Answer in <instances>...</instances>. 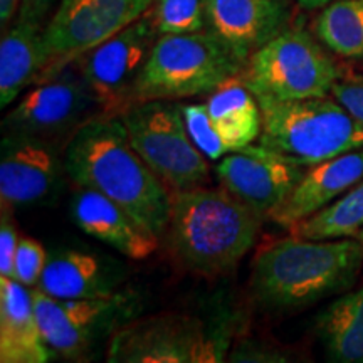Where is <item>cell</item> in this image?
Masks as SVG:
<instances>
[{
	"label": "cell",
	"mask_w": 363,
	"mask_h": 363,
	"mask_svg": "<svg viewBox=\"0 0 363 363\" xmlns=\"http://www.w3.org/2000/svg\"><path fill=\"white\" fill-rule=\"evenodd\" d=\"M229 362H288V353L274 347V345L259 342V340H235L233 348H230Z\"/></svg>",
	"instance_id": "83f0119b"
},
{
	"label": "cell",
	"mask_w": 363,
	"mask_h": 363,
	"mask_svg": "<svg viewBox=\"0 0 363 363\" xmlns=\"http://www.w3.org/2000/svg\"><path fill=\"white\" fill-rule=\"evenodd\" d=\"M19 234L13 224L12 207L2 203V219H0V276L12 278L13 257L19 246Z\"/></svg>",
	"instance_id": "f1b7e54d"
},
{
	"label": "cell",
	"mask_w": 363,
	"mask_h": 363,
	"mask_svg": "<svg viewBox=\"0 0 363 363\" xmlns=\"http://www.w3.org/2000/svg\"><path fill=\"white\" fill-rule=\"evenodd\" d=\"M331 96L363 123V76H342L331 88Z\"/></svg>",
	"instance_id": "f546056e"
},
{
	"label": "cell",
	"mask_w": 363,
	"mask_h": 363,
	"mask_svg": "<svg viewBox=\"0 0 363 363\" xmlns=\"http://www.w3.org/2000/svg\"><path fill=\"white\" fill-rule=\"evenodd\" d=\"M207 110L229 152L257 142L262 131V111L256 94L240 78L227 81L208 94Z\"/></svg>",
	"instance_id": "44dd1931"
},
{
	"label": "cell",
	"mask_w": 363,
	"mask_h": 363,
	"mask_svg": "<svg viewBox=\"0 0 363 363\" xmlns=\"http://www.w3.org/2000/svg\"><path fill=\"white\" fill-rule=\"evenodd\" d=\"M362 180L363 148L310 165L289 197L272 212L269 219L289 229L330 206Z\"/></svg>",
	"instance_id": "d6986e66"
},
{
	"label": "cell",
	"mask_w": 363,
	"mask_h": 363,
	"mask_svg": "<svg viewBox=\"0 0 363 363\" xmlns=\"http://www.w3.org/2000/svg\"><path fill=\"white\" fill-rule=\"evenodd\" d=\"M315 33L331 52L363 59V0H335L321 9Z\"/></svg>",
	"instance_id": "cb8c5ba5"
},
{
	"label": "cell",
	"mask_w": 363,
	"mask_h": 363,
	"mask_svg": "<svg viewBox=\"0 0 363 363\" xmlns=\"http://www.w3.org/2000/svg\"><path fill=\"white\" fill-rule=\"evenodd\" d=\"M98 115H103L98 99L72 61L27 91L4 116L2 133L13 131L67 145L81 125Z\"/></svg>",
	"instance_id": "30bf717a"
},
{
	"label": "cell",
	"mask_w": 363,
	"mask_h": 363,
	"mask_svg": "<svg viewBox=\"0 0 363 363\" xmlns=\"http://www.w3.org/2000/svg\"><path fill=\"white\" fill-rule=\"evenodd\" d=\"M74 185L106 195L157 238H165L170 189L130 142L120 116L98 115L81 125L65 148Z\"/></svg>",
	"instance_id": "6da1fadb"
},
{
	"label": "cell",
	"mask_w": 363,
	"mask_h": 363,
	"mask_svg": "<svg viewBox=\"0 0 363 363\" xmlns=\"http://www.w3.org/2000/svg\"><path fill=\"white\" fill-rule=\"evenodd\" d=\"M308 167L257 145L222 157L216 174L220 185L261 219H269L303 179Z\"/></svg>",
	"instance_id": "5bb4252c"
},
{
	"label": "cell",
	"mask_w": 363,
	"mask_h": 363,
	"mask_svg": "<svg viewBox=\"0 0 363 363\" xmlns=\"http://www.w3.org/2000/svg\"><path fill=\"white\" fill-rule=\"evenodd\" d=\"M51 355L27 286L0 276V362L45 363Z\"/></svg>",
	"instance_id": "ffe728a7"
},
{
	"label": "cell",
	"mask_w": 363,
	"mask_h": 363,
	"mask_svg": "<svg viewBox=\"0 0 363 363\" xmlns=\"http://www.w3.org/2000/svg\"><path fill=\"white\" fill-rule=\"evenodd\" d=\"M44 342L54 355L69 362H88L103 343L125 325L142 316L145 299L138 289H120L103 298L59 299L30 289Z\"/></svg>",
	"instance_id": "52a82bcc"
},
{
	"label": "cell",
	"mask_w": 363,
	"mask_h": 363,
	"mask_svg": "<svg viewBox=\"0 0 363 363\" xmlns=\"http://www.w3.org/2000/svg\"><path fill=\"white\" fill-rule=\"evenodd\" d=\"M48 256L49 254H45L43 244L35 239L22 238L17 246L16 257H13L12 279L19 281L27 288H35L48 264Z\"/></svg>",
	"instance_id": "4316f807"
},
{
	"label": "cell",
	"mask_w": 363,
	"mask_h": 363,
	"mask_svg": "<svg viewBox=\"0 0 363 363\" xmlns=\"http://www.w3.org/2000/svg\"><path fill=\"white\" fill-rule=\"evenodd\" d=\"M120 118L131 145L170 192L206 184L207 157L190 138L179 103L172 99L133 103Z\"/></svg>",
	"instance_id": "9c48e42d"
},
{
	"label": "cell",
	"mask_w": 363,
	"mask_h": 363,
	"mask_svg": "<svg viewBox=\"0 0 363 363\" xmlns=\"http://www.w3.org/2000/svg\"><path fill=\"white\" fill-rule=\"evenodd\" d=\"M158 35L150 9L138 21L76 59L103 115L120 116L133 104V93Z\"/></svg>",
	"instance_id": "8fae6325"
},
{
	"label": "cell",
	"mask_w": 363,
	"mask_h": 363,
	"mask_svg": "<svg viewBox=\"0 0 363 363\" xmlns=\"http://www.w3.org/2000/svg\"><path fill=\"white\" fill-rule=\"evenodd\" d=\"M180 106L190 138L208 160H220L222 157L230 153L212 123L206 103H185Z\"/></svg>",
	"instance_id": "484cf974"
},
{
	"label": "cell",
	"mask_w": 363,
	"mask_h": 363,
	"mask_svg": "<svg viewBox=\"0 0 363 363\" xmlns=\"http://www.w3.org/2000/svg\"><path fill=\"white\" fill-rule=\"evenodd\" d=\"M262 219L224 187L174 190L165 239L182 267L201 276L229 272L252 249Z\"/></svg>",
	"instance_id": "3957f363"
},
{
	"label": "cell",
	"mask_w": 363,
	"mask_h": 363,
	"mask_svg": "<svg viewBox=\"0 0 363 363\" xmlns=\"http://www.w3.org/2000/svg\"><path fill=\"white\" fill-rule=\"evenodd\" d=\"M357 239H358V240H360V242H362V246H363V229L360 230V233H358V234H357Z\"/></svg>",
	"instance_id": "d6a6232c"
},
{
	"label": "cell",
	"mask_w": 363,
	"mask_h": 363,
	"mask_svg": "<svg viewBox=\"0 0 363 363\" xmlns=\"http://www.w3.org/2000/svg\"><path fill=\"white\" fill-rule=\"evenodd\" d=\"M54 0H22L0 40V108L12 104L48 66L45 29Z\"/></svg>",
	"instance_id": "9a60e30c"
},
{
	"label": "cell",
	"mask_w": 363,
	"mask_h": 363,
	"mask_svg": "<svg viewBox=\"0 0 363 363\" xmlns=\"http://www.w3.org/2000/svg\"><path fill=\"white\" fill-rule=\"evenodd\" d=\"M363 229V180L316 214L289 227L291 235L311 240L357 238Z\"/></svg>",
	"instance_id": "603a6c76"
},
{
	"label": "cell",
	"mask_w": 363,
	"mask_h": 363,
	"mask_svg": "<svg viewBox=\"0 0 363 363\" xmlns=\"http://www.w3.org/2000/svg\"><path fill=\"white\" fill-rule=\"evenodd\" d=\"M126 279V266L106 254L59 247L48 256L35 288L59 299H91L120 291Z\"/></svg>",
	"instance_id": "e0dca14e"
},
{
	"label": "cell",
	"mask_w": 363,
	"mask_h": 363,
	"mask_svg": "<svg viewBox=\"0 0 363 363\" xmlns=\"http://www.w3.org/2000/svg\"><path fill=\"white\" fill-rule=\"evenodd\" d=\"M69 214L84 234L108 244L128 259H147L158 249L160 238L96 190L76 185L69 202Z\"/></svg>",
	"instance_id": "ac0fdd59"
},
{
	"label": "cell",
	"mask_w": 363,
	"mask_h": 363,
	"mask_svg": "<svg viewBox=\"0 0 363 363\" xmlns=\"http://www.w3.org/2000/svg\"><path fill=\"white\" fill-rule=\"evenodd\" d=\"M342 78L321 44L303 29L283 30L249 57L242 81L257 99L321 98Z\"/></svg>",
	"instance_id": "ba28073f"
},
{
	"label": "cell",
	"mask_w": 363,
	"mask_h": 363,
	"mask_svg": "<svg viewBox=\"0 0 363 363\" xmlns=\"http://www.w3.org/2000/svg\"><path fill=\"white\" fill-rule=\"evenodd\" d=\"M239 328L238 313L222 308L211 320L165 313L136 318L113 335L110 363H214L227 360Z\"/></svg>",
	"instance_id": "277c9868"
},
{
	"label": "cell",
	"mask_w": 363,
	"mask_h": 363,
	"mask_svg": "<svg viewBox=\"0 0 363 363\" xmlns=\"http://www.w3.org/2000/svg\"><path fill=\"white\" fill-rule=\"evenodd\" d=\"M22 0H0V26L6 30L19 12Z\"/></svg>",
	"instance_id": "4dcf8cb0"
},
{
	"label": "cell",
	"mask_w": 363,
	"mask_h": 363,
	"mask_svg": "<svg viewBox=\"0 0 363 363\" xmlns=\"http://www.w3.org/2000/svg\"><path fill=\"white\" fill-rule=\"evenodd\" d=\"M152 11L160 34L207 29V0H153Z\"/></svg>",
	"instance_id": "d4e9b609"
},
{
	"label": "cell",
	"mask_w": 363,
	"mask_h": 363,
	"mask_svg": "<svg viewBox=\"0 0 363 363\" xmlns=\"http://www.w3.org/2000/svg\"><path fill=\"white\" fill-rule=\"evenodd\" d=\"M247 61L208 29L160 34L140 76L133 103L211 94L227 81L240 78Z\"/></svg>",
	"instance_id": "5b68a950"
},
{
	"label": "cell",
	"mask_w": 363,
	"mask_h": 363,
	"mask_svg": "<svg viewBox=\"0 0 363 363\" xmlns=\"http://www.w3.org/2000/svg\"><path fill=\"white\" fill-rule=\"evenodd\" d=\"M262 111L259 145L299 165H316L363 148V123L333 96L272 101Z\"/></svg>",
	"instance_id": "8992f818"
},
{
	"label": "cell",
	"mask_w": 363,
	"mask_h": 363,
	"mask_svg": "<svg viewBox=\"0 0 363 363\" xmlns=\"http://www.w3.org/2000/svg\"><path fill=\"white\" fill-rule=\"evenodd\" d=\"M362 267L363 246L358 239L311 240L291 235L257 254L251 291L266 310H303L350 291Z\"/></svg>",
	"instance_id": "7a4b0ae2"
},
{
	"label": "cell",
	"mask_w": 363,
	"mask_h": 363,
	"mask_svg": "<svg viewBox=\"0 0 363 363\" xmlns=\"http://www.w3.org/2000/svg\"><path fill=\"white\" fill-rule=\"evenodd\" d=\"M296 2L298 6L306 9V11H316V9H323L326 6H330L335 0H296Z\"/></svg>",
	"instance_id": "1f68e13d"
},
{
	"label": "cell",
	"mask_w": 363,
	"mask_h": 363,
	"mask_svg": "<svg viewBox=\"0 0 363 363\" xmlns=\"http://www.w3.org/2000/svg\"><path fill=\"white\" fill-rule=\"evenodd\" d=\"M152 6L153 0H61L45 29L48 66L38 81L133 24Z\"/></svg>",
	"instance_id": "7c38bea8"
},
{
	"label": "cell",
	"mask_w": 363,
	"mask_h": 363,
	"mask_svg": "<svg viewBox=\"0 0 363 363\" xmlns=\"http://www.w3.org/2000/svg\"><path fill=\"white\" fill-rule=\"evenodd\" d=\"M66 174L65 147L26 133L4 131L0 143V199L4 206L51 203Z\"/></svg>",
	"instance_id": "4fadbf2b"
},
{
	"label": "cell",
	"mask_w": 363,
	"mask_h": 363,
	"mask_svg": "<svg viewBox=\"0 0 363 363\" xmlns=\"http://www.w3.org/2000/svg\"><path fill=\"white\" fill-rule=\"evenodd\" d=\"M313 330L330 362L363 363V288L340 294L318 313Z\"/></svg>",
	"instance_id": "7402d4cb"
},
{
	"label": "cell",
	"mask_w": 363,
	"mask_h": 363,
	"mask_svg": "<svg viewBox=\"0 0 363 363\" xmlns=\"http://www.w3.org/2000/svg\"><path fill=\"white\" fill-rule=\"evenodd\" d=\"M289 0H207V29L249 61L289 27Z\"/></svg>",
	"instance_id": "2e32d148"
}]
</instances>
